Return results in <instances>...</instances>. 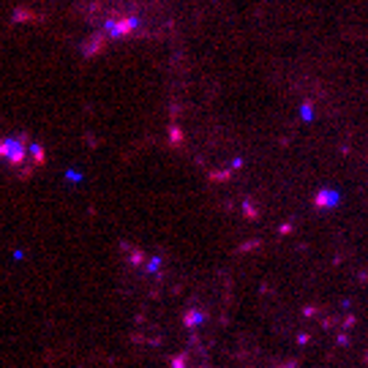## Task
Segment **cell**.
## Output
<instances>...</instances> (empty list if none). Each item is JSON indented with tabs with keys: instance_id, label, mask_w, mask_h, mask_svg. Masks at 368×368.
I'll return each instance as SVG.
<instances>
[{
	"instance_id": "obj_1",
	"label": "cell",
	"mask_w": 368,
	"mask_h": 368,
	"mask_svg": "<svg viewBox=\"0 0 368 368\" xmlns=\"http://www.w3.org/2000/svg\"><path fill=\"white\" fill-rule=\"evenodd\" d=\"M0 161H6L11 169L33 172L44 164V148L28 139V134H11L0 137Z\"/></svg>"
}]
</instances>
